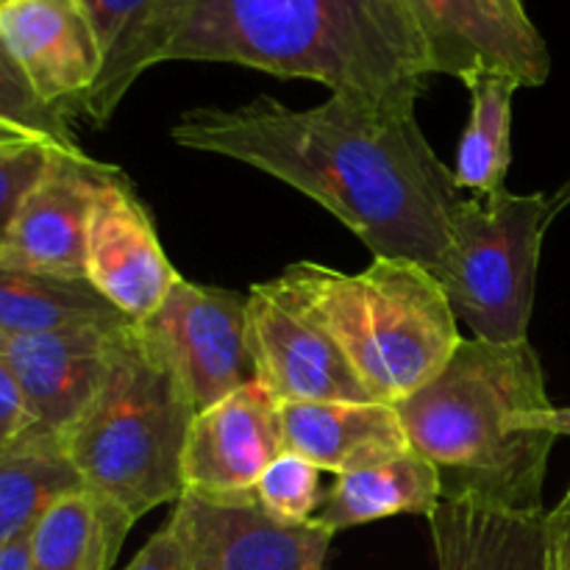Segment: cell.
<instances>
[{
  "label": "cell",
  "mask_w": 570,
  "mask_h": 570,
  "mask_svg": "<svg viewBox=\"0 0 570 570\" xmlns=\"http://www.w3.org/2000/svg\"><path fill=\"white\" fill-rule=\"evenodd\" d=\"M170 0H83L100 45V76L81 111L98 126L115 117L137 78L159 65Z\"/></svg>",
  "instance_id": "ac0fdd59"
},
{
  "label": "cell",
  "mask_w": 570,
  "mask_h": 570,
  "mask_svg": "<svg viewBox=\"0 0 570 570\" xmlns=\"http://www.w3.org/2000/svg\"><path fill=\"white\" fill-rule=\"evenodd\" d=\"M546 570H570V488L546 510Z\"/></svg>",
  "instance_id": "f1b7e54d"
},
{
  "label": "cell",
  "mask_w": 570,
  "mask_h": 570,
  "mask_svg": "<svg viewBox=\"0 0 570 570\" xmlns=\"http://www.w3.org/2000/svg\"><path fill=\"white\" fill-rule=\"evenodd\" d=\"M22 142H37V139H31L28 134L17 131L14 126H9V122L0 120V148H9V145H22Z\"/></svg>",
  "instance_id": "d6a6232c"
},
{
  "label": "cell",
  "mask_w": 570,
  "mask_h": 570,
  "mask_svg": "<svg viewBox=\"0 0 570 570\" xmlns=\"http://www.w3.org/2000/svg\"><path fill=\"white\" fill-rule=\"evenodd\" d=\"M415 14L434 76L468 81L501 72L521 87H543L551 53L523 0H406Z\"/></svg>",
  "instance_id": "ba28073f"
},
{
  "label": "cell",
  "mask_w": 570,
  "mask_h": 570,
  "mask_svg": "<svg viewBox=\"0 0 570 570\" xmlns=\"http://www.w3.org/2000/svg\"><path fill=\"white\" fill-rule=\"evenodd\" d=\"M417 98L421 89L332 92L312 109H289L259 95L237 109L184 111L170 137L295 187L348 226L373 259L438 273L465 193L421 131Z\"/></svg>",
  "instance_id": "6da1fadb"
},
{
  "label": "cell",
  "mask_w": 570,
  "mask_h": 570,
  "mask_svg": "<svg viewBox=\"0 0 570 570\" xmlns=\"http://www.w3.org/2000/svg\"><path fill=\"white\" fill-rule=\"evenodd\" d=\"M131 527L89 493L70 495L33 529L28 570H111Z\"/></svg>",
  "instance_id": "603a6c76"
},
{
  "label": "cell",
  "mask_w": 570,
  "mask_h": 570,
  "mask_svg": "<svg viewBox=\"0 0 570 570\" xmlns=\"http://www.w3.org/2000/svg\"><path fill=\"white\" fill-rule=\"evenodd\" d=\"M195 415L173 367L134 323L109 376L61 443L83 493L137 523L181 499V456Z\"/></svg>",
  "instance_id": "5b68a950"
},
{
  "label": "cell",
  "mask_w": 570,
  "mask_h": 570,
  "mask_svg": "<svg viewBox=\"0 0 570 570\" xmlns=\"http://www.w3.org/2000/svg\"><path fill=\"white\" fill-rule=\"evenodd\" d=\"M126 570H184V546L176 529L165 523Z\"/></svg>",
  "instance_id": "83f0119b"
},
{
  "label": "cell",
  "mask_w": 570,
  "mask_h": 570,
  "mask_svg": "<svg viewBox=\"0 0 570 570\" xmlns=\"http://www.w3.org/2000/svg\"><path fill=\"white\" fill-rule=\"evenodd\" d=\"M0 3H3V0H0Z\"/></svg>",
  "instance_id": "836d02e7"
},
{
  "label": "cell",
  "mask_w": 570,
  "mask_h": 570,
  "mask_svg": "<svg viewBox=\"0 0 570 570\" xmlns=\"http://www.w3.org/2000/svg\"><path fill=\"white\" fill-rule=\"evenodd\" d=\"M173 521L200 546L215 570H323L332 534L315 521L287 527L256 504L254 493L239 499L181 495Z\"/></svg>",
  "instance_id": "9a60e30c"
},
{
  "label": "cell",
  "mask_w": 570,
  "mask_h": 570,
  "mask_svg": "<svg viewBox=\"0 0 570 570\" xmlns=\"http://www.w3.org/2000/svg\"><path fill=\"white\" fill-rule=\"evenodd\" d=\"M278 415L284 449L334 476L373 468L412 449L399 410L382 401H295L278 406Z\"/></svg>",
  "instance_id": "2e32d148"
},
{
  "label": "cell",
  "mask_w": 570,
  "mask_h": 570,
  "mask_svg": "<svg viewBox=\"0 0 570 570\" xmlns=\"http://www.w3.org/2000/svg\"><path fill=\"white\" fill-rule=\"evenodd\" d=\"M137 328L173 367L195 412L256 382L248 295L178 278Z\"/></svg>",
  "instance_id": "52a82bcc"
},
{
  "label": "cell",
  "mask_w": 570,
  "mask_h": 570,
  "mask_svg": "<svg viewBox=\"0 0 570 570\" xmlns=\"http://www.w3.org/2000/svg\"><path fill=\"white\" fill-rule=\"evenodd\" d=\"M31 426H37V421H33L31 410H28L26 395H22L9 365L0 360V443L17 438V434H22Z\"/></svg>",
  "instance_id": "4316f807"
},
{
  "label": "cell",
  "mask_w": 570,
  "mask_h": 570,
  "mask_svg": "<svg viewBox=\"0 0 570 570\" xmlns=\"http://www.w3.org/2000/svg\"><path fill=\"white\" fill-rule=\"evenodd\" d=\"M167 523H170V527L176 529L178 538H181V546H184V570H215V568H212V562L206 560L204 551H200V546L195 543V540L189 538V534L184 532L181 527H178V521L167 518Z\"/></svg>",
  "instance_id": "4dcf8cb0"
},
{
  "label": "cell",
  "mask_w": 570,
  "mask_h": 570,
  "mask_svg": "<svg viewBox=\"0 0 570 570\" xmlns=\"http://www.w3.org/2000/svg\"><path fill=\"white\" fill-rule=\"evenodd\" d=\"M549 429L557 438H570V406H554L551 410Z\"/></svg>",
  "instance_id": "1f68e13d"
},
{
  "label": "cell",
  "mask_w": 570,
  "mask_h": 570,
  "mask_svg": "<svg viewBox=\"0 0 570 570\" xmlns=\"http://www.w3.org/2000/svg\"><path fill=\"white\" fill-rule=\"evenodd\" d=\"M254 499L273 521L287 523V527H304L317 515L323 499H326L321 495V468L312 465L306 456L295 454V451H284L259 476Z\"/></svg>",
  "instance_id": "d4e9b609"
},
{
  "label": "cell",
  "mask_w": 570,
  "mask_h": 570,
  "mask_svg": "<svg viewBox=\"0 0 570 570\" xmlns=\"http://www.w3.org/2000/svg\"><path fill=\"white\" fill-rule=\"evenodd\" d=\"M278 401L259 382L193 417L181 456V495L239 499L254 493L267 465L284 451Z\"/></svg>",
  "instance_id": "8fae6325"
},
{
  "label": "cell",
  "mask_w": 570,
  "mask_h": 570,
  "mask_svg": "<svg viewBox=\"0 0 570 570\" xmlns=\"http://www.w3.org/2000/svg\"><path fill=\"white\" fill-rule=\"evenodd\" d=\"M148 209L120 170L95 189L87 226V282L131 323L159 309L178 282Z\"/></svg>",
  "instance_id": "30bf717a"
},
{
  "label": "cell",
  "mask_w": 570,
  "mask_h": 570,
  "mask_svg": "<svg viewBox=\"0 0 570 570\" xmlns=\"http://www.w3.org/2000/svg\"><path fill=\"white\" fill-rule=\"evenodd\" d=\"M0 120L14 126L17 131L28 134L37 142L50 145V148L70 150V154L81 150L72 137L65 111L48 106L33 92L3 39H0Z\"/></svg>",
  "instance_id": "cb8c5ba5"
},
{
  "label": "cell",
  "mask_w": 570,
  "mask_h": 570,
  "mask_svg": "<svg viewBox=\"0 0 570 570\" xmlns=\"http://www.w3.org/2000/svg\"><path fill=\"white\" fill-rule=\"evenodd\" d=\"M440 504L443 488L438 471L426 456L410 449L387 462L337 476L312 521L334 538L345 529L365 527L382 518H429Z\"/></svg>",
  "instance_id": "ffe728a7"
},
{
  "label": "cell",
  "mask_w": 570,
  "mask_h": 570,
  "mask_svg": "<svg viewBox=\"0 0 570 570\" xmlns=\"http://www.w3.org/2000/svg\"><path fill=\"white\" fill-rule=\"evenodd\" d=\"M76 493H83V482L61 434L37 423L0 443V549L33 534L56 504Z\"/></svg>",
  "instance_id": "d6986e66"
},
{
  "label": "cell",
  "mask_w": 570,
  "mask_h": 570,
  "mask_svg": "<svg viewBox=\"0 0 570 570\" xmlns=\"http://www.w3.org/2000/svg\"><path fill=\"white\" fill-rule=\"evenodd\" d=\"M410 445L440 476L443 501L546 512L543 484L557 438L538 351L462 337L449 365L401 401Z\"/></svg>",
  "instance_id": "3957f363"
},
{
  "label": "cell",
  "mask_w": 570,
  "mask_h": 570,
  "mask_svg": "<svg viewBox=\"0 0 570 570\" xmlns=\"http://www.w3.org/2000/svg\"><path fill=\"white\" fill-rule=\"evenodd\" d=\"M115 170L83 150H50L42 176L22 195L11 217L0 243V265L56 278H87V226L95 189Z\"/></svg>",
  "instance_id": "9c48e42d"
},
{
  "label": "cell",
  "mask_w": 570,
  "mask_h": 570,
  "mask_svg": "<svg viewBox=\"0 0 570 570\" xmlns=\"http://www.w3.org/2000/svg\"><path fill=\"white\" fill-rule=\"evenodd\" d=\"M165 61H217L328 92L421 89L432 70L406 0H170Z\"/></svg>",
  "instance_id": "7a4b0ae2"
},
{
  "label": "cell",
  "mask_w": 570,
  "mask_h": 570,
  "mask_svg": "<svg viewBox=\"0 0 570 570\" xmlns=\"http://www.w3.org/2000/svg\"><path fill=\"white\" fill-rule=\"evenodd\" d=\"M50 150L53 148L45 142H22L0 148V243L9 232V223L14 217L17 206H20L22 195L42 176Z\"/></svg>",
  "instance_id": "484cf974"
},
{
  "label": "cell",
  "mask_w": 570,
  "mask_h": 570,
  "mask_svg": "<svg viewBox=\"0 0 570 570\" xmlns=\"http://www.w3.org/2000/svg\"><path fill=\"white\" fill-rule=\"evenodd\" d=\"M87 278H56L0 265V332H53L72 326H126Z\"/></svg>",
  "instance_id": "44dd1931"
},
{
  "label": "cell",
  "mask_w": 570,
  "mask_h": 570,
  "mask_svg": "<svg viewBox=\"0 0 570 570\" xmlns=\"http://www.w3.org/2000/svg\"><path fill=\"white\" fill-rule=\"evenodd\" d=\"M131 326L0 332V360L14 373L39 426L67 432L109 376Z\"/></svg>",
  "instance_id": "4fadbf2b"
},
{
  "label": "cell",
  "mask_w": 570,
  "mask_h": 570,
  "mask_svg": "<svg viewBox=\"0 0 570 570\" xmlns=\"http://www.w3.org/2000/svg\"><path fill=\"white\" fill-rule=\"evenodd\" d=\"M256 382L278 401H373L332 337L295 309L271 282L248 293Z\"/></svg>",
  "instance_id": "7c38bea8"
},
{
  "label": "cell",
  "mask_w": 570,
  "mask_h": 570,
  "mask_svg": "<svg viewBox=\"0 0 570 570\" xmlns=\"http://www.w3.org/2000/svg\"><path fill=\"white\" fill-rule=\"evenodd\" d=\"M271 284L337 343L382 404L399 406L426 387L462 343L449 295L415 262L373 259L362 273L295 262Z\"/></svg>",
  "instance_id": "277c9868"
},
{
  "label": "cell",
  "mask_w": 570,
  "mask_h": 570,
  "mask_svg": "<svg viewBox=\"0 0 570 570\" xmlns=\"http://www.w3.org/2000/svg\"><path fill=\"white\" fill-rule=\"evenodd\" d=\"M570 206V178L554 193L482 198L465 195L451 220L449 250L434 278L456 321L484 343H523L534 309L540 250L549 228Z\"/></svg>",
  "instance_id": "8992f818"
},
{
  "label": "cell",
  "mask_w": 570,
  "mask_h": 570,
  "mask_svg": "<svg viewBox=\"0 0 570 570\" xmlns=\"http://www.w3.org/2000/svg\"><path fill=\"white\" fill-rule=\"evenodd\" d=\"M0 39L45 104L81 109L104 65L83 0H3Z\"/></svg>",
  "instance_id": "5bb4252c"
},
{
  "label": "cell",
  "mask_w": 570,
  "mask_h": 570,
  "mask_svg": "<svg viewBox=\"0 0 570 570\" xmlns=\"http://www.w3.org/2000/svg\"><path fill=\"white\" fill-rule=\"evenodd\" d=\"M426 521L438 570H546V512L443 501Z\"/></svg>",
  "instance_id": "e0dca14e"
},
{
  "label": "cell",
  "mask_w": 570,
  "mask_h": 570,
  "mask_svg": "<svg viewBox=\"0 0 570 570\" xmlns=\"http://www.w3.org/2000/svg\"><path fill=\"white\" fill-rule=\"evenodd\" d=\"M471 92V120L456 145L454 184L460 193H504L512 165V98L521 83L501 72H479L462 81Z\"/></svg>",
  "instance_id": "7402d4cb"
},
{
  "label": "cell",
  "mask_w": 570,
  "mask_h": 570,
  "mask_svg": "<svg viewBox=\"0 0 570 570\" xmlns=\"http://www.w3.org/2000/svg\"><path fill=\"white\" fill-rule=\"evenodd\" d=\"M28 557H31V534L0 549V570H28Z\"/></svg>",
  "instance_id": "f546056e"
}]
</instances>
